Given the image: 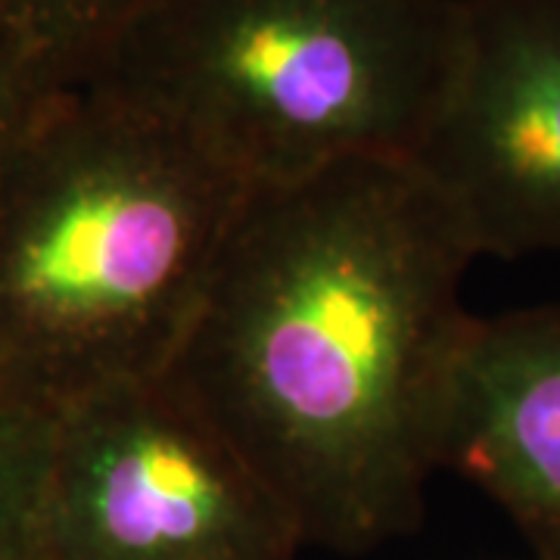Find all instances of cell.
Segmentation results:
<instances>
[{
    "label": "cell",
    "instance_id": "obj_5",
    "mask_svg": "<svg viewBox=\"0 0 560 560\" xmlns=\"http://www.w3.org/2000/svg\"><path fill=\"white\" fill-rule=\"evenodd\" d=\"M408 162L477 256L560 253V0H460Z\"/></svg>",
    "mask_w": 560,
    "mask_h": 560
},
{
    "label": "cell",
    "instance_id": "obj_9",
    "mask_svg": "<svg viewBox=\"0 0 560 560\" xmlns=\"http://www.w3.org/2000/svg\"><path fill=\"white\" fill-rule=\"evenodd\" d=\"M57 91L20 35L0 20V165Z\"/></svg>",
    "mask_w": 560,
    "mask_h": 560
},
{
    "label": "cell",
    "instance_id": "obj_1",
    "mask_svg": "<svg viewBox=\"0 0 560 560\" xmlns=\"http://www.w3.org/2000/svg\"><path fill=\"white\" fill-rule=\"evenodd\" d=\"M477 259L408 160L246 190L165 377L302 548L368 555L423 523Z\"/></svg>",
    "mask_w": 560,
    "mask_h": 560
},
{
    "label": "cell",
    "instance_id": "obj_8",
    "mask_svg": "<svg viewBox=\"0 0 560 560\" xmlns=\"http://www.w3.org/2000/svg\"><path fill=\"white\" fill-rule=\"evenodd\" d=\"M54 415L0 386V560H44L40 511Z\"/></svg>",
    "mask_w": 560,
    "mask_h": 560
},
{
    "label": "cell",
    "instance_id": "obj_6",
    "mask_svg": "<svg viewBox=\"0 0 560 560\" xmlns=\"http://www.w3.org/2000/svg\"><path fill=\"white\" fill-rule=\"evenodd\" d=\"M480 486L529 560H560V302L474 318L442 427V470Z\"/></svg>",
    "mask_w": 560,
    "mask_h": 560
},
{
    "label": "cell",
    "instance_id": "obj_7",
    "mask_svg": "<svg viewBox=\"0 0 560 560\" xmlns=\"http://www.w3.org/2000/svg\"><path fill=\"white\" fill-rule=\"evenodd\" d=\"M147 0H0L7 22L57 88L79 84Z\"/></svg>",
    "mask_w": 560,
    "mask_h": 560
},
{
    "label": "cell",
    "instance_id": "obj_4",
    "mask_svg": "<svg viewBox=\"0 0 560 560\" xmlns=\"http://www.w3.org/2000/svg\"><path fill=\"white\" fill-rule=\"evenodd\" d=\"M44 560H296L293 521L165 374L54 415Z\"/></svg>",
    "mask_w": 560,
    "mask_h": 560
},
{
    "label": "cell",
    "instance_id": "obj_2",
    "mask_svg": "<svg viewBox=\"0 0 560 560\" xmlns=\"http://www.w3.org/2000/svg\"><path fill=\"white\" fill-rule=\"evenodd\" d=\"M243 197L135 106L57 91L0 165V386L57 415L165 374Z\"/></svg>",
    "mask_w": 560,
    "mask_h": 560
},
{
    "label": "cell",
    "instance_id": "obj_3",
    "mask_svg": "<svg viewBox=\"0 0 560 560\" xmlns=\"http://www.w3.org/2000/svg\"><path fill=\"white\" fill-rule=\"evenodd\" d=\"M460 0H147L79 81L156 119L243 187L408 160Z\"/></svg>",
    "mask_w": 560,
    "mask_h": 560
},
{
    "label": "cell",
    "instance_id": "obj_10",
    "mask_svg": "<svg viewBox=\"0 0 560 560\" xmlns=\"http://www.w3.org/2000/svg\"><path fill=\"white\" fill-rule=\"evenodd\" d=\"M526 560H529V558H526Z\"/></svg>",
    "mask_w": 560,
    "mask_h": 560
}]
</instances>
